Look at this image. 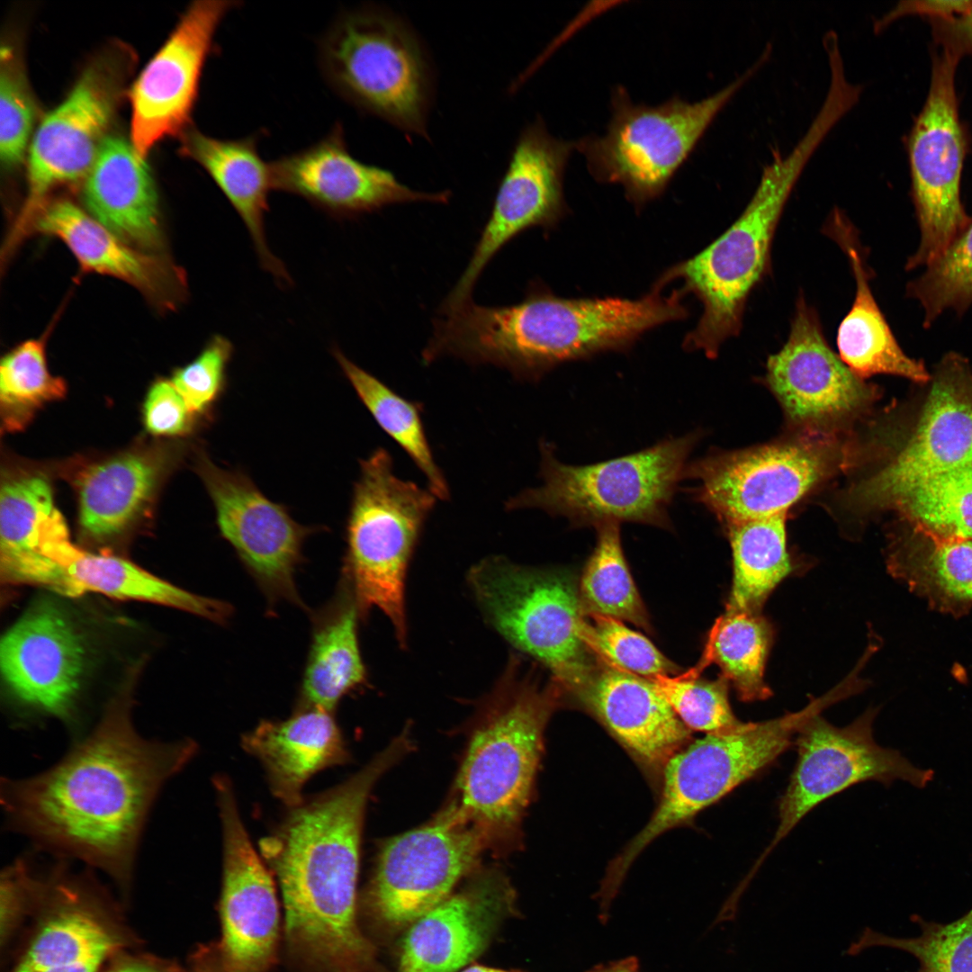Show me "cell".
I'll return each instance as SVG.
<instances>
[{"mask_svg": "<svg viewBox=\"0 0 972 972\" xmlns=\"http://www.w3.org/2000/svg\"><path fill=\"white\" fill-rule=\"evenodd\" d=\"M131 684L94 729L34 776L6 778L7 824L37 846L80 860L127 885L150 809L166 783L197 752L195 742L148 740L131 720Z\"/></svg>", "mask_w": 972, "mask_h": 972, "instance_id": "1", "label": "cell"}, {"mask_svg": "<svg viewBox=\"0 0 972 972\" xmlns=\"http://www.w3.org/2000/svg\"><path fill=\"white\" fill-rule=\"evenodd\" d=\"M586 972H640V967L635 957H629L596 966Z\"/></svg>", "mask_w": 972, "mask_h": 972, "instance_id": "54", "label": "cell"}, {"mask_svg": "<svg viewBox=\"0 0 972 972\" xmlns=\"http://www.w3.org/2000/svg\"><path fill=\"white\" fill-rule=\"evenodd\" d=\"M920 934L897 938L865 928L847 950L857 955L871 947H887L911 954L918 961L914 972H972V908L958 919L947 922L911 916Z\"/></svg>", "mask_w": 972, "mask_h": 972, "instance_id": "44", "label": "cell"}, {"mask_svg": "<svg viewBox=\"0 0 972 972\" xmlns=\"http://www.w3.org/2000/svg\"><path fill=\"white\" fill-rule=\"evenodd\" d=\"M489 845L450 806L428 824L389 840L363 895L365 916L382 932L410 925L450 896Z\"/></svg>", "mask_w": 972, "mask_h": 972, "instance_id": "15", "label": "cell"}, {"mask_svg": "<svg viewBox=\"0 0 972 972\" xmlns=\"http://www.w3.org/2000/svg\"><path fill=\"white\" fill-rule=\"evenodd\" d=\"M692 670L681 676L651 679L689 730L714 734L729 730L741 721L729 701L728 681L720 677L706 680Z\"/></svg>", "mask_w": 972, "mask_h": 972, "instance_id": "47", "label": "cell"}, {"mask_svg": "<svg viewBox=\"0 0 972 972\" xmlns=\"http://www.w3.org/2000/svg\"><path fill=\"white\" fill-rule=\"evenodd\" d=\"M597 542L578 585L584 612L651 629L645 607L626 562L619 524L596 527Z\"/></svg>", "mask_w": 972, "mask_h": 972, "instance_id": "41", "label": "cell"}, {"mask_svg": "<svg viewBox=\"0 0 972 972\" xmlns=\"http://www.w3.org/2000/svg\"><path fill=\"white\" fill-rule=\"evenodd\" d=\"M771 45L735 80L695 103L677 96L657 106L635 104L617 87L607 132L585 137L574 148L599 182L620 184L641 206L658 197L691 154L717 114L768 61Z\"/></svg>", "mask_w": 972, "mask_h": 972, "instance_id": "10", "label": "cell"}, {"mask_svg": "<svg viewBox=\"0 0 972 972\" xmlns=\"http://www.w3.org/2000/svg\"><path fill=\"white\" fill-rule=\"evenodd\" d=\"M514 908L508 881L482 873L409 925L398 971L457 972L483 952Z\"/></svg>", "mask_w": 972, "mask_h": 972, "instance_id": "25", "label": "cell"}, {"mask_svg": "<svg viewBox=\"0 0 972 972\" xmlns=\"http://www.w3.org/2000/svg\"><path fill=\"white\" fill-rule=\"evenodd\" d=\"M580 634L598 661L617 670L647 679L679 671L648 638L620 620L586 614Z\"/></svg>", "mask_w": 972, "mask_h": 972, "instance_id": "46", "label": "cell"}, {"mask_svg": "<svg viewBox=\"0 0 972 972\" xmlns=\"http://www.w3.org/2000/svg\"><path fill=\"white\" fill-rule=\"evenodd\" d=\"M146 430L154 436L189 435L199 419L169 380H158L148 389L143 403Z\"/></svg>", "mask_w": 972, "mask_h": 972, "instance_id": "50", "label": "cell"}, {"mask_svg": "<svg viewBox=\"0 0 972 972\" xmlns=\"http://www.w3.org/2000/svg\"><path fill=\"white\" fill-rule=\"evenodd\" d=\"M342 590L315 618L299 706L333 713L344 696L367 683L358 641L361 616L346 584Z\"/></svg>", "mask_w": 972, "mask_h": 972, "instance_id": "35", "label": "cell"}, {"mask_svg": "<svg viewBox=\"0 0 972 972\" xmlns=\"http://www.w3.org/2000/svg\"><path fill=\"white\" fill-rule=\"evenodd\" d=\"M83 199L88 213L125 242L148 252L160 248L156 185L125 139L107 137L86 176Z\"/></svg>", "mask_w": 972, "mask_h": 972, "instance_id": "31", "label": "cell"}, {"mask_svg": "<svg viewBox=\"0 0 972 972\" xmlns=\"http://www.w3.org/2000/svg\"><path fill=\"white\" fill-rule=\"evenodd\" d=\"M233 353L231 341L216 334L192 362L174 371L170 381L199 418L210 417L223 394Z\"/></svg>", "mask_w": 972, "mask_h": 972, "instance_id": "49", "label": "cell"}, {"mask_svg": "<svg viewBox=\"0 0 972 972\" xmlns=\"http://www.w3.org/2000/svg\"><path fill=\"white\" fill-rule=\"evenodd\" d=\"M35 107L22 66L10 47L1 50L0 157L4 166L22 159L33 125Z\"/></svg>", "mask_w": 972, "mask_h": 972, "instance_id": "48", "label": "cell"}, {"mask_svg": "<svg viewBox=\"0 0 972 972\" xmlns=\"http://www.w3.org/2000/svg\"><path fill=\"white\" fill-rule=\"evenodd\" d=\"M65 570L79 594L94 591L110 598L171 607L223 624L232 608L224 601L199 596L166 581L123 558L75 546Z\"/></svg>", "mask_w": 972, "mask_h": 972, "instance_id": "36", "label": "cell"}, {"mask_svg": "<svg viewBox=\"0 0 972 972\" xmlns=\"http://www.w3.org/2000/svg\"><path fill=\"white\" fill-rule=\"evenodd\" d=\"M573 692L625 747L645 763H666L689 739V729L651 679L598 660L586 681Z\"/></svg>", "mask_w": 972, "mask_h": 972, "instance_id": "27", "label": "cell"}, {"mask_svg": "<svg viewBox=\"0 0 972 972\" xmlns=\"http://www.w3.org/2000/svg\"><path fill=\"white\" fill-rule=\"evenodd\" d=\"M574 143L552 136L540 120L519 134L468 265L438 312L471 301L480 275L510 240L533 227H554L565 212L563 174Z\"/></svg>", "mask_w": 972, "mask_h": 972, "instance_id": "20", "label": "cell"}, {"mask_svg": "<svg viewBox=\"0 0 972 972\" xmlns=\"http://www.w3.org/2000/svg\"><path fill=\"white\" fill-rule=\"evenodd\" d=\"M912 434L893 446L868 428L854 438L837 497L838 511L856 522L889 511L922 482L972 464V366L949 353L929 380Z\"/></svg>", "mask_w": 972, "mask_h": 972, "instance_id": "6", "label": "cell"}, {"mask_svg": "<svg viewBox=\"0 0 972 972\" xmlns=\"http://www.w3.org/2000/svg\"><path fill=\"white\" fill-rule=\"evenodd\" d=\"M468 584L491 627L547 668L558 686L573 692L586 681L598 659L580 638L586 614L568 574L492 556L469 571Z\"/></svg>", "mask_w": 972, "mask_h": 972, "instance_id": "11", "label": "cell"}, {"mask_svg": "<svg viewBox=\"0 0 972 972\" xmlns=\"http://www.w3.org/2000/svg\"><path fill=\"white\" fill-rule=\"evenodd\" d=\"M173 454L141 447L82 466L73 479L82 533L101 542L130 530L150 508Z\"/></svg>", "mask_w": 972, "mask_h": 972, "instance_id": "29", "label": "cell"}, {"mask_svg": "<svg viewBox=\"0 0 972 972\" xmlns=\"http://www.w3.org/2000/svg\"><path fill=\"white\" fill-rule=\"evenodd\" d=\"M59 884L65 905L41 924L14 972L105 959L117 947L113 935L90 912L75 904L77 890L73 885Z\"/></svg>", "mask_w": 972, "mask_h": 972, "instance_id": "40", "label": "cell"}, {"mask_svg": "<svg viewBox=\"0 0 972 972\" xmlns=\"http://www.w3.org/2000/svg\"><path fill=\"white\" fill-rule=\"evenodd\" d=\"M663 287L658 281L637 300L564 299L534 284L518 303L470 301L436 318L429 347L436 358L489 364L517 379L537 381L560 364L625 351L648 330L685 318L684 290L663 296Z\"/></svg>", "mask_w": 972, "mask_h": 972, "instance_id": "3", "label": "cell"}, {"mask_svg": "<svg viewBox=\"0 0 972 972\" xmlns=\"http://www.w3.org/2000/svg\"><path fill=\"white\" fill-rule=\"evenodd\" d=\"M972 0H904L878 19L873 26L881 32L893 22L905 16H922L930 20L946 19L966 10Z\"/></svg>", "mask_w": 972, "mask_h": 972, "instance_id": "52", "label": "cell"}, {"mask_svg": "<svg viewBox=\"0 0 972 972\" xmlns=\"http://www.w3.org/2000/svg\"><path fill=\"white\" fill-rule=\"evenodd\" d=\"M195 471L212 500L220 536L270 604L303 606L295 584L302 545L314 527L298 524L284 506L266 498L244 473L222 469L199 452Z\"/></svg>", "mask_w": 972, "mask_h": 972, "instance_id": "21", "label": "cell"}, {"mask_svg": "<svg viewBox=\"0 0 972 972\" xmlns=\"http://www.w3.org/2000/svg\"><path fill=\"white\" fill-rule=\"evenodd\" d=\"M57 508L49 479L37 471H7L0 490V571L2 582L32 584L62 595L78 591L58 565L44 557L40 543L45 520Z\"/></svg>", "mask_w": 972, "mask_h": 972, "instance_id": "33", "label": "cell"}, {"mask_svg": "<svg viewBox=\"0 0 972 972\" xmlns=\"http://www.w3.org/2000/svg\"><path fill=\"white\" fill-rule=\"evenodd\" d=\"M65 381L47 365L43 338L28 339L8 352L0 364V415L6 432L22 430L46 403L63 398Z\"/></svg>", "mask_w": 972, "mask_h": 972, "instance_id": "43", "label": "cell"}, {"mask_svg": "<svg viewBox=\"0 0 972 972\" xmlns=\"http://www.w3.org/2000/svg\"><path fill=\"white\" fill-rule=\"evenodd\" d=\"M274 190L300 196L338 218H353L408 202L446 203L447 190L426 193L389 170L354 158L340 123L318 142L270 163Z\"/></svg>", "mask_w": 972, "mask_h": 972, "instance_id": "23", "label": "cell"}, {"mask_svg": "<svg viewBox=\"0 0 972 972\" xmlns=\"http://www.w3.org/2000/svg\"><path fill=\"white\" fill-rule=\"evenodd\" d=\"M699 439L692 432L588 465L560 462L554 446L542 441V485L509 498L505 508H539L575 526L634 522L670 528V506Z\"/></svg>", "mask_w": 972, "mask_h": 972, "instance_id": "8", "label": "cell"}, {"mask_svg": "<svg viewBox=\"0 0 972 972\" xmlns=\"http://www.w3.org/2000/svg\"><path fill=\"white\" fill-rule=\"evenodd\" d=\"M890 575L933 610L960 617L972 609V541L927 535L904 523L890 532Z\"/></svg>", "mask_w": 972, "mask_h": 972, "instance_id": "34", "label": "cell"}, {"mask_svg": "<svg viewBox=\"0 0 972 972\" xmlns=\"http://www.w3.org/2000/svg\"><path fill=\"white\" fill-rule=\"evenodd\" d=\"M125 58L113 50L95 58L38 126L29 148L28 192L9 247L31 230L52 187L86 178L91 170L122 94Z\"/></svg>", "mask_w": 972, "mask_h": 972, "instance_id": "18", "label": "cell"}, {"mask_svg": "<svg viewBox=\"0 0 972 972\" xmlns=\"http://www.w3.org/2000/svg\"><path fill=\"white\" fill-rule=\"evenodd\" d=\"M929 22L935 48L959 59L972 55V1L969 6L958 14Z\"/></svg>", "mask_w": 972, "mask_h": 972, "instance_id": "51", "label": "cell"}, {"mask_svg": "<svg viewBox=\"0 0 972 972\" xmlns=\"http://www.w3.org/2000/svg\"><path fill=\"white\" fill-rule=\"evenodd\" d=\"M773 641V626L762 612L725 609L711 628L697 668L716 664L742 702L768 699L772 690L765 670Z\"/></svg>", "mask_w": 972, "mask_h": 972, "instance_id": "38", "label": "cell"}, {"mask_svg": "<svg viewBox=\"0 0 972 972\" xmlns=\"http://www.w3.org/2000/svg\"><path fill=\"white\" fill-rule=\"evenodd\" d=\"M240 4L236 0L193 2L138 76L130 92V143L141 158L163 138L186 129L204 65L216 50V32Z\"/></svg>", "mask_w": 972, "mask_h": 972, "instance_id": "22", "label": "cell"}, {"mask_svg": "<svg viewBox=\"0 0 972 972\" xmlns=\"http://www.w3.org/2000/svg\"><path fill=\"white\" fill-rule=\"evenodd\" d=\"M959 58L935 48L928 94L906 137L911 192L920 230L905 268L925 267L969 224L960 197L968 139L955 77Z\"/></svg>", "mask_w": 972, "mask_h": 972, "instance_id": "14", "label": "cell"}, {"mask_svg": "<svg viewBox=\"0 0 972 972\" xmlns=\"http://www.w3.org/2000/svg\"><path fill=\"white\" fill-rule=\"evenodd\" d=\"M333 356L357 396L381 428L388 434L427 479L437 499L449 497V487L436 464L421 418L422 405L409 400L348 359L338 347Z\"/></svg>", "mask_w": 972, "mask_h": 972, "instance_id": "39", "label": "cell"}, {"mask_svg": "<svg viewBox=\"0 0 972 972\" xmlns=\"http://www.w3.org/2000/svg\"><path fill=\"white\" fill-rule=\"evenodd\" d=\"M906 291L922 306L926 328L947 310L963 312L972 304V220L921 275L909 282Z\"/></svg>", "mask_w": 972, "mask_h": 972, "instance_id": "45", "label": "cell"}, {"mask_svg": "<svg viewBox=\"0 0 972 972\" xmlns=\"http://www.w3.org/2000/svg\"><path fill=\"white\" fill-rule=\"evenodd\" d=\"M104 959L94 958L74 964L56 966L31 972H98Z\"/></svg>", "mask_w": 972, "mask_h": 972, "instance_id": "55", "label": "cell"}, {"mask_svg": "<svg viewBox=\"0 0 972 972\" xmlns=\"http://www.w3.org/2000/svg\"><path fill=\"white\" fill-rule=\"evenodd\" d=\"M460 972H525L518 969H502L497 968L487 967L480 964H473L463 969Z\"/></svg>", "mask_w": 972, "mask_h": 972, "instance_id": "57", "label": "cell"}, {"mask_svg": "<svg viewBox=\"0 0 972 972\" xmlns=\"http://www.w3.org/2000/svg\"><path fill=\"white\" fill-rule=\"evenodd\" d=\"M436 499L429 489L397 476L384 448L360 462L346 526L345 584L360 616L381 610L401 646L408 633L407 571Z\"/></svg>", "mask_w": 972, "mask_h": 972, "instance_id": "9", "label": "cell"}, {"mask_svg": "<svg viewBox=\"0 0 972 972\" xmlns=\"http://www.w3.org/2000/svg\"><path fill=\"white\" fill-rule=\"evenodd\" d=\"M831 122L815 117L792 150L783 157L773 150L749 202L734 222L691 258L666 271V284L681 279L685 293H693L703 311L687 334L683 346L717 356L722 345L737 337L750 295L770 273L771 248L782 213L806 164L832 131Z\"/></svg>", "mask_w": 972, "mask_h": 972, "instance_id": "4", "label": "cell"}, {"mask_svg": "<svg viewBox=\"0 0 972 972\" xmlns=\"http://www.w3.org/2000/svg\"><path fill=\"white\" fill-rule=\"evenodd\" d=\"M408 749L398 736L343 783L289 808L261 841L282 895L293 972H386L358 920L361 835L372 789Z\"/></svg>", "mask_w": 972, "mask_h": 972, "instance_id": "2", "label": "cell"}, {"mask_svg": "<svg viewBox=\"0 0 972 972\" xmlns=\"http://www.w3.org/2000/svg\"><path fill=\"white\" fill-rule=\"evenodd\" d=\"M107 972H177L164 970L158 966L142 961H128L121 963Z\"/></svg>", "mask_w": 972, "mask_h": 972, "instance_id": "56", "label": "cell"}, {"mask_svg": "<svg viewBox=\"0 0 972 972\" xmlns=\"http://www.w3.org/2000/svg\"><path fill=\"white\" fill-rule=\"evenodd\" d=\"M31 230L58 238L84 271L127 282L158 306L172 309L186 295V278L181 268L125 242L68 200L45 202Z\"/></svg>", "mask_w": 972, "mask_h": 972, "instance_id": "26", "label": "cell"}, {"mask_svg": "<svg viewBox=\"0 0 972 972\" xmlns=\"http://www.w3.org/2000/svg\"><path fill=\"white\" fill-rule=\"evenodd\" d=\"M878 711L869 708L843 727L818 714L800 727L794 740L797 760L778 801L776 832L744 878L747 883L802 818L832 796L868 780L886 786L902 780L918 788L932 780L933 770L918 768L898 751L877 743L873 723Z\"/></svg>", "mask_w": 972, "mask_h": 972, "instance_id": "17", "label": "cell"}, {"mask_svg": "<svg viewBox=\"0 0 972 972\" xmlns=\"http://www.w3.org/2000/svg\"><path fill=\"white\" fill-rule=\"evenodd\" d=\"M241 744L260 761L271 792L288 808L303 801V787L314 774L349 758L333 713L310 706H298L285 720L261 721Z\"/></svg>", "mask_w": 972, "mask_h": 972, "instance_id": "30", "label": "cell"}, {"mask_svg": "<svg viewBox=\"0 0 972 972\" xmlns=\"http://www.w3.org/2000/svg\"><path fill=\"white\" fill-rule=\"evenodd\" d=\"M85 659L81 635L51 600L32 605L1 639V672L14 698L62 720L73 715Z\"/></svg>", "mask_w": 972, "mask_h": 972, "instance_id": "24", "label": "cell"}, {"mask_svg": "<svg viewBox=\"0 0 972 972\" xmlns=\"http://www.w3.org/2000/svg\"><path fill=\"white\" fill-rule=\"evenodd\" d=\"M259 137L218 139L191 130L184 133L180 150L207 172L238 214L262 266L281 283L289 284L290 275L266 235L265 217L274 188L270 163L258 150Z\"/></svg>", "mask_w": 972, "mask_h": 972, "instance_id": "32", "label": "cell"}, {"mask_svg": "<svg viewBox=\"0 0 972 972\" xmlns=\"http://www.w3.org/2000/svg\"><path fill=\"white\" fill-rule=\"evenodd\" d=\"M827 707L824 698L797 712L706 736L678 751L665 763L659 805L647 824L612 864L621 877L660 834L688 821L775 761L792 744L800 727Z\"/></svg>", "mask_w": 972, "mask_h": 972, "instance_id": "13", "label": "cell"}, {"mask_svg": "<svg viewBox=\"0 0 972 972\" xmlns=\"http://www.w3.org/2000/svg\"><path fill=\"white\" fill-rule=\"evenodd\" d=\"M189 972H226L217 943L201 946L194 954Z\"/></svg>", "mask_w": 972, "mask_h": 972, "instance_id": "53", "label": "cell"}, {"mask_svg": "<svg viewBox=\"0 0 972 972\" xmlns=\"http://www.w3.org/2000/svg\"><path fill=\"white\" fill-rule=\"evenodd\" d=\"M845 254L855 281L851 307L839 325V356L858 376L868 379L890 374L927 382L931 374L922 362L908 356L899 346L870 287L872 274L859 231L839 208L830 213L823 229Z\"/></svg>", "mask_w": 972, "mask_h": 972, "instance_id": "28", "label": "cell"}, {"mask_svg": "<svg viewBox=\"0 0 972 972\" xmlns=\"http://www.w3.org/2000/svg\"><path fill=\"white\" fill-rule=\"evenodd\" d=\"M324 79L342 99L426 140L432 68L410 24L375 6L340 14L319 44Z\"/></svg>", "mask_w": 972, "mask_h": 972, "instance_id": "7", "label": "cell"}, {"mask_svg": "<svg viewBox=\"0 0 972 972\" xmlns=\"http://www.w3.org/2000/svg\"><path fill=\"white\" fill-rule=\"evenodd\" d=\"M763 382L777 399L788 431L850 436L879 389L854 374L828 344L815 309L800 294L787 341L766 362Z\"/></svg>", "mask_w": 972, "mask_h": 972, "instance_id": "16", "label": "cell"}, {"mask_svg": "<svg viewBox=\"0 0 972 972\" xmlns=\"http://www.w3.org/2000/svg\"><path fill=\"white\" fill-rule=\"evenodd\" d=\"M222 828V883L217 943L226 972H272L284 934L274 877L253 847L233 787L213 778Z\"/></svg>", "mask_w": 972, "mask_h": 972, "instance_id": "19", "label": "cell"}, {"mask_svg": "<svg viewBox=\"0 0 972 972\" xmlns=\"http://www.w3.org/2000/svg\"><path fill=\"white\" fill-rule=\"evenodd\" d=\"M889 511L927 535L972 541V464L914 486Z\"/></svg>", "mask_w": 972, "mask_h": 972, "instance_id": "42", "label": "cell"}, {"mask_svg": "<svg viewBox=\"0 0 972 972\" xmlns=\"http://www.w3.org/2000/svg\"><path fill=\"white\" fill-rule=\"evenodd\" d=\"M788 514L725 525L733 577L725 609L762 612L794 570L788 548Z\"/></svg>", "mask_w": 972, "mask_h": 972, "instance_id": "37", "label": "cell"}, {"mask_svg": "<svg viewBox=\"0 0 972 972\" xmlns=\"http://www.w3.org/2000/svg\"><path fill=\"white\" fill-rule=\"evenodd\" d=\"M559 686L520 677L512 659L474 728L450 805L489 844L516 827L532 789Z\"/></svg>", "mask_w": 972, "mask_h": 972, "instance_id": "5", "label": "cell"}, {"mask_svg": "<svg viewBox=\"0 0 972 972\" xmlns=\"http://www.w3.org/2000/svg\"><path fill=\"white\" fill-rule=\"evenodd\" d=\"M847 437L788 431L770 442L719 451L688 463L693 498L723 526L788 514L789 508L840 472Z\"/></svg>", "mask_w": 972, "mask_h": 972, "instance_id": "12", "label": "cell"}]
</instances>
